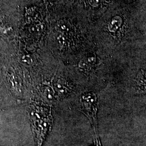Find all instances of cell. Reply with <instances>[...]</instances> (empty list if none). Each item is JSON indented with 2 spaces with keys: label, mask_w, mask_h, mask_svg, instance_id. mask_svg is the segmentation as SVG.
Instances as JSON below:
<instances>
[{
  "label": "cell",
  "mask_w": 146,
  "mask_h": 146,
  "mask_svg": "<svg viewBox=\"0 0 146 146\" xmlns=\"http://www.w3.org/2000/svg\"><path fill=\"white\" fill-rule=\"evenodd\" d=\"M100 1L101 0H89V3L92 6L94 7H96L99 5Z\"/></svg>",
  "instance_id": "7a4b0ae2"
},
{
  "label": "cell",
  "mask_w": 146,
  "mask_h": 146,
  "mask_svg": "<svg viewBox=\"0 0 146 146\" xmlns=\"http://www.w3.org/2000/svg\"><path fill=\"white\" fill-rule=\"evenodd\" d=\"M122 23V20L121 17L120 16H116L112 19V20L110 21L109 24L108 29L111 32H115L121 26Z\"/></svg>",
  "instance_id": "6da1fadb"
}]
</instances>
